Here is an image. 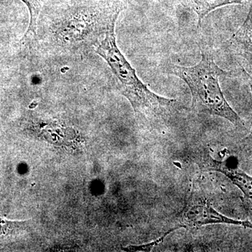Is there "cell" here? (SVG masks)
Instances as JSON below:
<instances>
[{"label": "cell", "instance_id": "cell-1", "mask_svg": "<svg viewBox=\"0 0 252 252\" xmlns=\"http://www.w3.org/2000/svg\"><path fill=\"white\" fill-rule=\"evenodd\" d=\"M127 0H75L49 21L46 39L50 46L75 51L94 47L126 9Z\"/></svg>", "mask_w": 252, "mask_h": 252}, {"label": "cell", "instance_id": "cell-2", "mask_svg": "<svg viewBox=\"0 0 252 252\" xmlns=\"http://www.w3.org/2000/svg\"><path fill=\"white\" fill-rule=\"evenodd\" d=\"M113 22L94 49L107 63L118 91L130 102L134 112L149 122L165 120L175 109L177 100L154 94L137 77L135 69L118 47Z\"/></svg>", "mask_w": 252, "mask_h": 252}, {"label": "cell", "instance_id": "cell-3", "mask_svg": "<svg viewBox=\"0 0 252 252\" xmlns=\"http://www.w3.org/2000/svg\"><path fill=\"white\" fill-rule=\"evenodd\" d=\"M167 72L185 81L192 96L191 108L199 114L226 119L235 127L243 128L245 122L225 99L220 84V78L230 75L217 65L215 59L205 50L201 60L193 66H167Z\"/></svg>", "mask_w": 252, "mask_h": 252}, {"label": "cell", "instance_id": "cell-4", "mask_svg": "<svg viewBox=\"0 0 252 252\" xmlns=\"http://www.w3.org/2000/svg\"><path fill=\"white\" fill-rule=\"evenodd\" d=\"M174 229L193 230L210 224L241 225L252 229V223L228 218L217 211L207 199L192 189L182 211L174 219Z\"/></svg>", "mask_w": 252, "mask_h": 252}, {"label": "cell", "instance_id": "cell-5", "mask_svg": "<svg viewBox=\"0 0 252 252\" xmlns=\"http://www.w3.org/2000/svg\"><path fill=\"white\" fill-rule=\"evenodd\" d=\"M202 170L223 174L243 192V203L247 215L252 221V177L239 167L234 160H215L207 154H198L194 157Z\"/></svg>", "mask_w": 252, "mask_h": 252}, {"label": "cell", "instance_id": "cell-6", "mask_svg": "<svg viewBox=\"0 0 252 252\" xmlns=\"http://www.w3.org/2000/svg\"><path fill=\"white\" fill-rule=\"evenodd\" d=\"M198 16V27L204 18L218 8L230 4H242L243 0H184Z\"/></svg>", "mask_w": 252, "mask_h": 252}, {"label": "cell", "instance_id": "cell-7", "mask_svg": "<svg viewBox=\"0 0 252 252\" xmlns=\"http://www.w3.org/2000/svg\"><path fill=\"white\" fill-rule=\"evenodd\" d=\"M27 6L30 14V23L23 40L30 44L35 39L38 20L46 0H21Z\"/></svg>", "mask_w": 252, "mask_h": 252}, {"label": "cell", "instance_id": "cell-8", "mask_svg": "<svg viewBox=\"0 0 252 252\" xmlns=\"http://www.w3.org/2000/svg\"><path fill=\"white\" fill-rule=\"evenodd\" d=\"M23 223L9 222L0 219V235L4 234L7 230L14 229L16 227L21 226Z\"/></svg>", "mask_w": 252, "mask_h": 252}, {"label": "cell", "instance_id": "cell-9", "mask_svg": "<svg viewBox=\"0 0 252 252\" xmlns=\"http://www.w3.org/2000/svg\"><path fill=\"white\" fill-rule=\"evenodd\" d=\"M243 71L244 74H245V77L246 78L247 81H248L249 85H250V89H251V92L252 94V74H250L247 72L245 69H244L243 68ZM251 135L252 136V117L251 119Z\"/></svg>", "mask_w": 252, "mask_h": 252}]
</instances>
